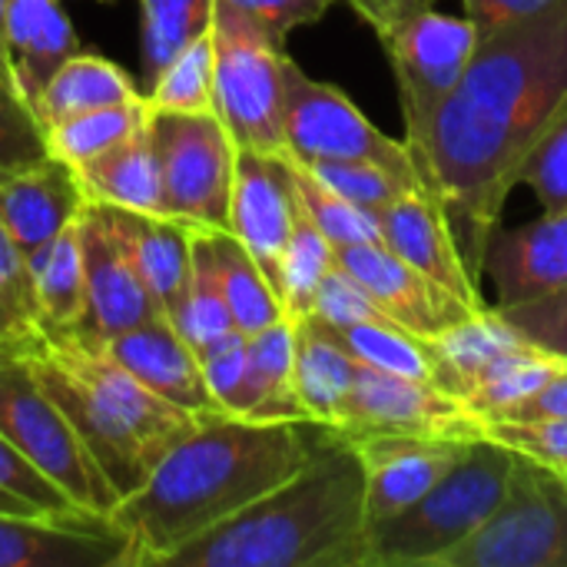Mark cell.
Here are the masks:
<instances>
[{
    "instance_id": "cell-1",
    "label": "cell",
    "mask_w": 567,
    "mask_h": 567,
    "mask_svg": "<svg viewBox=\"0 0 567 567\" xmlns=\"http://www.w3.org/2000/svg\"><path fill=\"white\" fill-rule=\"evenodd\" d=\"M567 106V0L482 27L475 56L412 159L442 203L475 282L522 163Z\"/></svg>"
},
{
    "instance_id": "cell-2",
    "label": "cell",
    "mask_w": 567,
    "mask_h": 567,
    "mask_svg": "<svg viewBox=\"0 0 567 567\" xmlns=\"http://www.w3.org/2000/svg\"><path fill=\"white\" fill-rule=\"evenodd\" d=\"M319 422L203 415L150 478L106 512L126 538V567H163L179 548L292 478L319 442Z\"/></svg>"
},
{
    "instance_id": "cell-3",
    "label": "cell",
    "mask_w": 567,
    "mask_h": 567,
    "mask_svg": "<svg viewBox=\"0 0 567 567\" xmlns=\"http://www.w3.org/2000/svg\"><path fill=\"white\" fill-rule=\"evenodd\" d=\"M163 567H365V468L322 425L309 462Z\"/></svg>"
},
{
    "instance_id": "cell-4",
    "label": "cell",
    "mask_w": 567,
    "mask_h": 567,
    "mask_svg": "<svg viewBox=\"0 0 567 567\" xmlns=\"http://www.w3.org/2000/svg\"><path fill=\"white\" fill-rule=\"evenodd\" d=\"M37 382L66 415L116 502L133 495L199 415L159 399L106 349L66 336H40L23 349Z\"/></svg>"
},
{
    "instance_id": "cell-5",
    "label": "cell",
    "mask_w": 567,
    "mask_h": 567,
    "mask_svg": "<svg viewBox=\"0 0 567 567\" xmlns=\"http://www.w3.org/2000/svg\"><path fill=\"white\" fill-rule=\"evenodd\" d=\"M518 455L492 439L465 455L409 508L365 532V567H435L502 505Z\"/></svg>"
},
{
    "instance_id": "cell-6",
    "label": "cell",
    "mask_w": 567,
    "mask_h": 567,
    "mask_svg": "<svg viewBox=\"0 0 567 567\" xmlns=\"http://www.w3.org/2000/svg\"><path fill=\"white\" fill-rule=\"evenodd\" d=\"M213 96L216 116L236 150L282 153L286 53L282 43L239 7L213 10Z\"/></svg>"
},
{
    "instance_id": "cell-7",
    "label": "cell",
    "mask_w": 567,
    "mask_h": 567,
    "mask_svg": "<svg viewBox=\"0 0 567 567\" xmlns=\"http://www.w3.org/2000/svg\"><path fill=\"white\" fill-rule=\"evenodd\" d=\"M0 435L76 508L93 515L113 512V488L70 429L66 415L37 382L23 349L13 346H0Z\"/></svg>"
},
{
    "instance_id": "cell-8",
    "label": "cell",
    "mask_w": 567,
    "mask_h": 567,
    "mask_svg": "<svg viewBox=\"0 0 567 567\" xmlns=\"http://www.w3.org/2000/svg\"><path fill=\"white\" fill-rule=\"evenodd\" d=\"M282 153L299 163L316 159H365L379 163L415 189L425 179L405 146V140L385 136L372 120L332 83L312 80L299 63L286 56V103H282ZM429 193V189H425Z\"/></svg>"
},
{
    "instance_id": "cell-9",
    "label": "cell",
    "mask_w": 567,
    "mask_h": 567,
    "mask_svg": "<svg viewBox=\"0 0 567 567\" xmlns=\"http://www.w3.org/2000/svg\"><path fill=\"white\" fill-rule=\"evenodd\" d=\"M435 567H567V485L518 458L495 515Z\"/></svg>"
},
{
    "instance_id": "cell-10",
    "label": "cell",
    "mask_w": 567,
    "mask_h": 567,
    "mask_svg": "<svg viewBox=\"0 0 567 567\" xmlns=\"http://www.w3.org/2000/svg\"><path fill=\"white\" fill-rule=\"evenodd\" d=\"M150 140L159 163L166 213L196 226L229 219L236 143L216 113H176L150 106Z\"/></svg>"
},
{
    "instance_id": "cell-11",
    "label": "cell",
    "mask_w": 567,
    "mask_h": 567,
    "mask_svg": "<svg viewBox=\"0 0 567 567\" xmlns=\"http://www.w3.org/2000/svg\"><path fill=\"white\" fill-rule=\"evenodd\" d=\"M399 83L405 116V146H419L439 106L465 76L482 27L472 17H449L432 7L395 20L379 33Z\"/></svg>"
},
{
    "instance_id": "cell-12",
    "label": "cell",
    "mask_w": 567,
    "mask_h": 567,
    "mask_svg": "<svg viewBox=\"0 0 567 567\" xmlns=\"http://www.w3.org/2000/svg\"><path fill=\"white\" fill-rule=\"evenodd\" d=\"M83 243V316L66 339L86 346H106L113 336L163 316L143 286L133 252L120 233L116 209L110 203L86 199L80 209Z\"/></svg>"
},
{
    "instance_id": "cell-13",
    "label": "cell",
    "mask_w": 567,
    "mask_h": 567,
    "mask_svg": "<svg viewBox=\"0 0 567 567\" xmlns=\"http://www.w3.org/2000/svg\"><path fill=\"white\" fill-rule=\"evenodd\" d=\"M346 439L362 435H429V439H485V422L465 402L445 395L432 382L392 375L372 365L355 369V382L336 425Z\"/></svg>"
},
{
    "instance_id": "cell-14",
    "label": "cell",
    "mask_w": 567,
    "mask_h": 567,
    "mask_svg": "<svg viewBox=\"0 0 567 567\" xmlns=\"http://www.w3.org/2000/svg\"><path fill=\"white\" fill-rule=\"evenodd\" d=\"M336 262L372 296V302L402 329L419 339H439L482 309L458 299L435 279L412 269L382 243L339 246ZM488 309V306H485Z\"/></svg>"
},
{
    "instance_id": "cell-15",
    "label": "cell",
    "mask_w": 567,
    "mask_h": 567,
    "mask_svg": "<svg viewBox=\"0 0 567 567\" xmlns=\"http://www.w3.org/2000/svg\"><path fill=\"white\" fill-rule=\"evenodd\" d=\"M299 213L286 153L236 150L226 229L249 249L279 296V262Z\"/></svg>"
},
{
    "instance_id": "cell-16",
    "label": "cell",
    "mask_w": 567,
    "mask_h": 567,
    "mask_svg": "<svg viewBox=\"0 0 567 567\" xmlns=\"http://www.w3.org/2000/svg\"><path fill=\"white\" fill-rule=\"evenodd\" d=\"M349 442L365 468V532L419 502L468 449V442L429 435H362Z\"/></svg>"
},
{
    "instance_id": "cell-17",
    "label": "cell",
    "mask_w": 567,
    "mask_h": 567,
    "mask_svg": "<svg viewBox=\"0 0 567 567\" xmlns=\"http://www.w3.org/2000/svg\"><path fill=\"white\" fill-rule=\"evenodd\" d=\"M0 567H126V538L106 515L0 512Z\"/></svg>"
},
{
    "instance_id": "cell-18",
    "label": "cell",
    "mask_w": 567,
    "mask_h": 567,
    "mask_svg": "<svg viewBox=\"0 0 567 567\" xmlns=\"http://www.w3.org/2000/svg\"><path fill=\"white\" fill-rule=\"evenodd\" d=\"M482 276L495 282V309H512L567 286V209L542 213L518 229L495 226L485 246Z\"/></svg>"
},
{
    "instance_id": "cell-19",
    "label": "cell",
    "mask_w": 567,
    "mask_h": 567,
    "mask_svg": "<svg viewBox=\"0 0 567 567\" xmlns=\"http://www.w3.org/2000/svg\"><path fill=\"white\" fill-rule=\"evenodd\" d=\"M100 349H106L120 365H126L159 399H166L199 419L223 412L206 385L203 362H199L196 349L176 332V326L166 316L146 319L140 326L113 336Z\"/></svg>"
},
{
    "instance_id": "cell-20",
    "label": "cell",
    "mask_w": 567,
    "mask_h": 567,
    "mask_svg": "<svg viewBox=\"0 0 567 567\" xmlns=\"http://www.w3.org/2000/svg\"><path fill=\"white\" fill-rule=\"evenodd\" d=\"M375 219L382 229V246H389L399 259H405L412 269L435 279L458 299L478 309L488 306L458 252L449 216L432 193H405L402 199L375 213Z\"/></svg>"
},
{
    "instance_id": "cell-21",
    "label": "cell",
    "mask_w": 567,
    "mask_h": 567,
    "mask_svg": "<svg viewBox=\"0 0 567 567\" xmlns=\"http://www.w3.org/2000/svg\"><path fill=\"white\" fill-rule=\"evenodd\" d=\"M83 203L86 193L76 169L56 156L0 183V223L23 256H33L63 233L80 216Z\"/></svg>"
},
{
    "instance_id": "cell-22",
    "label": "cell",
    "mask_w": 567,
    "mask_h": 567,
    "mask_svg": "<svg viewBox=\"0 0 567 567\" xmlns=\"http://www.w3.org/2000/svg\"><path fill=\"white\" fill-rule=\"evenodd\" d=\"M116 209L120 233L133 252V262L143 276V286L150 289L156 309L173 322L193 269V229L196 223H186L179 216H153V213H133Z\"/></svg>"
},
{
    "instance_id": "cell-23",
    "label": "cell",
    "mask_w": 567,
    "mask_h": 567,
    "mask_svg": "<svg viewBox=\"0 0 567 567\" xmlns=\"http://www.w3.org/2000/svg\"><path fill=\"white\" fill-rule=\"evenodd\" d=\"M76 53V33L60 0L7 3V56L17 93L33 106L47 80Z\"/></svg>"
},
{
    "instance_id": "cell-24",
    "label": "cell",
    "mask_w": 567,
    "mask_h": 567,
    "mask_svg": "<svg viewBox=\"0 0 567 567\" xmlns=\"http://www.w3.org/2000/svg\"><path fill=\"white\" fill-rule=\"evenodd\" d=\"M76 176L83 183L86 199L110 203L133 213L169 216L159 183V163L150 140V120L136 133L110 146L106 153L76 166Z\"/></svg>"
},
{
    "instance_id": "cell-25",
    "label": "cell",
    "mask_w": 567,
    "mask_h": 567,
    "mask_svg": "<svg viewBox=\"0 0 567 567\" xmlns=\"http://www.w3.org/2000/svg\"><path fill=\"white\" fill-rule=\"evenodd\" d=\"M359 362L336 342V336L316 319H296V359H292V385L309 415V422L336 425L349 389L355 382Z\"/></svg>"
},
{
    "instance_id": "cell-26",
    "label": "cell",
    "mask_w": 567,
    "mask_h": 567,
    "mask_svg": "<svg viewBox=\"0 0 567 567\" xmlns=\"http://www.w3.org/2000/svg\"><path fill=\"white\" fill-rule=\"evenodd\" d=\"M525 342L495 306L482 309L478 316L465 319L462 326L449 329L439 339H429L432 349V385L445 395L465 402L485 369L508 349Z\"/></svg>"
},
{
    "instance_id": "cell-27",
    "label": "cell",
    "mask_w": 567,
    "mask_h": 567,
    "mask_svg": "<svg viewBox=\"0 0 567 567\" xmlns=\"http://www.w3.org/2000/svg\"><path fill=\"white\" fill-rule=\"evenodd\" d=\"M33 286H37V309H40V332L43 336H66L83 316V243H80V216L56 233L43 249L27 256Z\"/></svg>"
},
{
    "instance_id": "cell-28",
    "label": "cell",
    "mask_w": 567,
    "mask_h": 567,
    "mask_svg": "<svg viewBox=\"0 0 567 567\" xmlns=\"http://www.w3.org/2000/svg\"><path fill=\"white\" fill-rule=\"evenodd\" d=\"M136 96L130 76L106 56L100 53H73L40 90V96L33 100V113L40 120V126H53L66 116L96 110V106H110V103H123Z\"/></svg>"
},
{
    "instance_id": "cell-29",
    "label": "cell",
    "mask_w": 567,
    "mask_h": 567,
    "mask_svg": "<svg viewBox=\"0 0 567 567\" xmlns=\"http://www.w3.org/2000/svg\"><path fill=\"white\" fill-rule=\"evenodd\" d=\"M296 319L282 316L272 326L249 336V379H252V412L256 422H309L296 385Z\"/></svg>"
},
{
    "instance_id": "cell-30",
    "label": "cell",
    "mask_w": 567,
    "mask_h": 567,
    "mask_svg": "<svg viewBox=\"0 0 567 567\" xmlns=\"http://www.w3.org/2000/svg\"><path fill=\"white\" fill-rule=\"evenodd\" d=\"M565 365V359H558L532 342H518L515 349L502 352L485 369V375L465 399V409L472 415H478L482 422H505L515 415V409L525 399H532Z\"/></svg>"
},
{
    "instance_id": "cell-31",
    "label": "cell",
    "mask_w": 567,
    "mask_h": 567,
    "mask_svg": "<svg viewBox=\"0 0 567 567\" xmlns=\"http://www.w3.org/2000/svg\"><path fill=\"white\" fill-rule=\"evenodd\" d=\"M206 229H209V243H213V256H216V269H219L233 326L243 336H252L272 326L276 319H282L286 316L282 302L272 282L266 279V272L259 269V262L249 256V249L223 226H206Z\"/></svg>"
},
{
    "instance_id": "cell-32",
    "label": "cell",
    "mask_w": 567,
    "mask_h": 567,
    "mask_svg": "<svg viewBox=\"0 0 567 567\" xmlns=\"http://www.w3.org/2000/svg\"><path fill=\"white\" fill-rule=\"evenodd\" d=\"M150 120V100L146 96H130L123 103L96 106L76 116H66L53 126H47V150L50 156L70 163L73 169L83 166L86 159L106 153L130 133H136Z\"/></svg>"
},
{
    "instance_id": "cell-33",
    "label": "cell",
    "mask_w": 567,
    "mask_h": 567,
    "mask_svg": "<svg viewBox=\"0 0 567 567\" xmlns=\"http://www.w3.org/2000/svg\"><path fill=\"white\" fill-rule=\"evenodd\" d=\"M173 326L196 349V355L236 329L233 316L226 309V296H223V282H219V269H216V256H213V243H209L206 226L193 229L189 286H186V296H183V306H179Z\"/></svg>"
},
{
    "instance_id": "cell-34",
    "label": "cell",
    "mask_w": 567,
    "mask_h": 567,
    "mask_svg": "<svg viewBox=\"0 0 567 567\" xmlns=\"http://www.w3.org/2000/svg\"><path fill=\"white\" fill-rule=\"evenodd\" d=\"M322 322V319H319ZM336 342L362 365L392 372V375H409L432 382V349L429 339L412 336L409 329L395 322H352V326H329L322 322Z\"/></svg>"
},
{
    "instance_id": "cell-35",
    "label": "cell",
    "mask_w": 567,
    "mask_h": 567,
    "mask_svg": "<svg viewBox=\"0 0 567 567\" xmlns=\"http://www.w3.org/2000/svg\"><path fill=\"white\" fill-rule=\"evenodd\" d=\"M332 266H336V246L319 233V226L299 206L292 236L279 262V302L289 319H302L312 312L316 292Z\"/></svg>"
},
{
    "instance_id": "cell-36",
    "label": "cell",
    "mask_w": 567,
    "mask_h": 567,
    "mask_svg": "<svg viewBox=\"0 0 567 567\" xmlns=\"http://www.w3.org/2000/svg\"><path fill=\"white\" fill-rule=\"evenodd\" d=\"M143 3V56L150 83L196 37L213 30L216 0H140Z\"/></svg>"
},
{
    "instance_id": "cell-37",
    "label": "cell",
    "mask_w": 567,
    "mask_h": 567,
    "mask_svg": "<svg viewBox=\"0 0 567 567\" xmlns=\"http://www.w3.org/2000/svg\"><path fill=\"white\" fill-rule=\"evenodd\" d=\"M150 106L176 113H216L213 96V30L179 50L150 83Z\"/></svg>"
},
{
    "instance_id": "cell-38",
    "label": "cell",
    "mask_w": 567,
    "mask_h": 567,
    "mask_svg": "<svg viewBox=\"0 0 567 567\" xmlns=\"http://www.w3.org/2000/svg\"><path fill=\"white\" fill-rule=\"evenodd\" d=\"M289 159V173H292V186L299 196L302 213L319 226V233L339 249V246H359V243H382V229L375 213H365L359 206H352L349 199L336 196L332 189H326L299 159Z\"/></svg>"
},
{
    "instance_id": "cell-39",
    "label": "cell",
    "mask_w": 567,
    "mask_h": 567,
    "mask_svg": "<svg viewBox=\"0 0 567 567\" xmlns=\"http://www.w3.org/2000/svg\"><path fill=\"white\" fill-rule=\"evenodd\" d=\"M40 336L43 332L30 262L0 223V346L27 349Z\"/></svg>"
},
{
    "instance_id": "cell-40",
    "label": "cell",
    "mask_w": 567,
    "mask_h": 567,
    "mask_svg": "<svg viewBox=\"0 0 567 567\" xmlns=\"http://www.w3.org/2000/svg\"><path fill=\"white\" fill-rule=\"evenodd\" d=\"M302 166L326 189H332L336 196L349 199L352 206H359L365 213H382L405 193H422V189L409 186L405 179H399L395 173H389L385 166L365 163V159H316V163H302Z\"/></svg>"
},
{
    "instance_id": "cell-41",
    "label": "cell",
    "mask_w": 567,
    "mask_h": 567,
    "mask_svg": "<svg viewBox=\"0 0 567 567\" xmlns=\"http://www.w3.org/2000/svg\"><path fill=\"white\" fill-rule=\"evenodd\" d=\"M206 385L226 415L249 419L252 412V379H249V336L233 329L219 342L199 352Z\"/></svg>"
},
{
    "instance_id": "cell-42",
    "label": "cell",
    "mask_w": 567,
    "mask_h": 567,
    "mask_svg": "<svg viewBox=\"0 0 567 567\" xmlns=\"http://www.w3.org/2000/svg\"><path fill=\"white\" fill-rule=\"evenodd\" d=\"M47 156V133L33 106L10 83L0 80V183L43 163Z\"/></svg>"
},
{
    "instance_id": "cell-43",
    "label": "cell",
    "mask_w": 567,
    "mask_h": 567,
    "mask_svg": "<svg viewBox=\"0 0 567 567\" xmlns=\"http://www.w3.org/2000/svg\"><path fill=\"white\" fill-rule=\"evenodd\" d=\"M485 439L512 449L518 458L551 472L561 485H567V419L485 422Z\"/></svg>"
},
{
    "instance_id": "cell-44",
    "label": "cell",
    "mask_w": 567,
    "mask_h": 567,
    "mask_svg": "<svg viewBox=\"0 0 567 567\" xmlns=\"http://www.w3.org/2000/svg\"><path fill=\"white\" fill-rule=\"evenodd\" d=\"M522 183L538 196L545 213L567 209V106L525 156Z\"/></svg>"
},
{
    "instance_id": "cell-45",
    "label": "cell",
    "mask_w": 567,
    "mask_h": 567,
    "mask_svg": "<svg viewBox=\"0 0 567 567\" xmlns=\"http://www.w3.org/2000/svg\"><path fill=\"white\" fill-rule=\"evenodd\" d=\"M0 488L23 498L27 505H33L40 515H53V518H70V515H83V508H76L40 468H33L3 435H0Z\"/></svg>"
},
{
    "instance_id": "cell-46",
    "label": "cell",
    "mask_w": 567,
    "mask_h": 567,
    "mask_svg": "<svg viewBox=\"0 0 567 567\" xmlns=\"http://www.w3.org/2000/svg\"><path fill=\"white\" fill-rule=\"evenodd\" d=\"M502 319L532 346L558 355L567 362V286L542 296L535 302L525 306H512V309H498Z\"/></svg>"
},
{
    "instance_id": "cell-47",
    "label": "cell",
    "mask_w": 567,
    "mask_h": 567,
    "mask_svg": "<svg viewBox=\"0 0 567 567\" xmlns=\"http://www.w3.org/2000/svg\"><path fill=\"white\" fill-rule=\"evenodd\" d=\"M316 319L329 322V326H352V322H392L375 302L372 296L336 262L329 269V276L322 279L319 292H316V302H312V312Z\"/></svg>"
},
{
    "instance_id": "cell-48",
    "label": "cell",
    "mask_w": 567,
    "mask_h": 567,
    "mask_svg": "<svg viewBox=\"0 0 567 567\" xmlns=\"http://www.w3.org/2000/svg\"><path fill=\"white\" fill-rule=\"evenodd\" d=\"M226 3L239 7L256 23H262L279 43H286V37L296 27L322 20L332 0H226Z\"/></svg>"
},
{
    "instance_id": "cell-49",
    "label": "cell",
    "mask_w": 567,
    "mask_h": 567,
    "mask_svg": "<svg viewBox=\"0 0 567 567\" xmlns=\"http://www.w3.org/2000/svg\"><path fill=\"white\" fill-rule=\"evenodd\" d=\"M538 419H567V365L551 375L532 399H525L505 422H538Z\"/></svg>"
},
{
    "instance_id": "cell-50",
    "label": "cell",
    "mask_w": 567,
    "mask_h": 567,
    "mask_svg": "<svg viewBox=\"0 0 567 567\" xmlns=\"http://www.w3.org/2000/svg\"><path fill=\"white\" fill-rule=\"evenodd\" d=\"M462 3H465V17H472L478 27H492V23H508L542 13L561 0H462Z\"/></svg>"
},
{
    "instance_id": "cell-51",
    "label": "cell",
    "mask_w": 567,
    "mask_h": 567,
    "mask_svg": "<svg viewBox=\"0 0 567 567\" xmlns=\"http://www.w3.org/2000/svg\"><path fill=\"white\" fill-rule=\"evenodd\" d=\"M349 3H352V10H355L365 23L375 27V33L389 30L395 20H402V17H409V13H415V10L432 7V0H349Z\"/></svg>"
},
{
    "instance_id": "cell-52",
    "label": "cell",
    "mask_w": 567,
    "mask_h": 567,
    "mask_svg": "<svg viewBox=\"0 0 567 567\" xmlns=\"http://www.w3.org/2000/svg\"><path fill=\"white\" fill-rule=\"evenodd\" d=\"M7 3L10 0H0V80L17 90L13 73H10V56H7Z\"/></svg>"
},
{
    "instance_id": "cell-53",
    "label": "cell",
    "mask_w": 567,
    "mask_h": 567,
    "mask_svg": "<svg viewBox=\"0 0 567 567\" xmlns=\"http://www.w3.org/2000/svg\"><path fill=\"white\" fill-rule=\"evenodd\" d=\"M0 512H7V515H40L33 505H27L23 498L10 495V492H3V488H0ZM50 518H53V515H50Z\"/></svg>"
}]
</instances>
